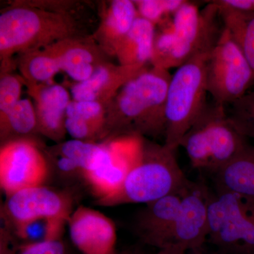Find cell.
<instances>
[{
  "mask_svg": "<svg viewBox=\"0 0 254 254\" xmlns=\"http://www.w3.org/2000/svg\"><path fill=\"white\" fill-rule=\"evenodd\" d=\"M23 76L30 84L48 83L61 71L58 57L50 47L24 53L21 63Z\"/></svg>",
  "mask_w": 254,
  "mask_h": 254,
  "instance_id": "obj_23",
  "label": "cell"
},
{
  "mask_svg": "<svg viewBox=\"0 0 254 254\" xmlns=\"http://www.w3.org/2000/svg\"><path fill=\"white\" fill-rule=\"evenodd\" d=\"M213 176L215 191L254 199V146L247 145Z\"/></svg>",
  "mask_w": 254,
  "mask_h": 254,
  "instance_id": "obj_17",
  "label": "cell"
},
{
  "mask_svg": "<svg viewBox=\"0 0 254 254\" xmlns=\"http://www.w3.org/2000/svg\"><path fill=\"white\" fill-rule=\"evenodd\" d=\"M59 60L61 71L75 83L86 81L99 65L96 51L88 42L72 38L49 46Z\"/></svg>",
  "mask_w": 254,
  "mask_h": 254,
  "instance_id": "obj_19",
  "label": "cell"
},
{
  "mask_svg": "<svg viewBox=\"0 0 254 254\" xmlns=\"http://www.w3.org/2000/svg\"><path fill=\"white\" fill-rule=\"evenodd\" d=\"M138 16L134 1H112L100 32L105 43L111 46V50L114 52L128 34Z\"/></svg>",
  "mask_w": 254,
  "mask_h": 254,
  "instance_id": "obj_20",
  "label": "cell"
},
{
  "mask_svg": "<svg viewBox=\"0 0 254 254\" xmlns=\"http://www.w3.org/2000/svg\"><path fill=\"white\" fill-rule=\"evenodd\" d=\"M208 241L225 254H254V199L210 191Z\"/></svg>",
  "mask_w": 254,
  "mask_h": 254,
  "instance_id": "obj_7",
  "label": "cell"
},
{
  "mask_svg": "<svg viewBox=\"0 0 254 254\" xmlns=\"http://www.w3.org/2000/svg\"><path fill=\"white\" fill-rule=\"evenodd\" d=\"M64 127L66 133L73 139L93 141V138L101 136L94 127L79 119L65 118Z\"/></svg>",
  "mask_w": 254,
  "mask_h": 254,
  "instance_id": "obj_30",
  "label": "cell"
},
{
  "mask_svg": "<svg viewBox=\"0 0 254 254\" xmlns=\"http://www.w3.org/2000/svg\"><path fill=\"white\" fill-rule=\"evenodd\" d=\"M66 220L55 218H38L11 227L23 245L61 239Z\"/></svg>",
  "mask_w": 254,
  "mask_h": 254,
  "instance_id": "obj_25",
  "label": "cell"
},
{
  "mask_svg": "<svg viewBox=\"0 0 254 254\" xmlns=\"http://www.w3.org/2000/svg\"><path fill=\"white\" fill-rule=\"evenodd\" d=\"M185 0H138L134 1L138 16L156 25L172 16Z\"/></svg>",
  "mask_w": 254,
  "mask_h": 254,
  "instance_id": "obj_28",
  "label": "cell"
},
{
  "mask_svg": "<svg viewBox=\"0 0 254 254\" xmlns=\"http://www.w3.org/2000/svg\"><path fill=\"white\" fill-rule=\"evenodd\" d=\"M53 155L52 160L54 163L55 170L62 176L68 178L83 179V173L74 162L67 157L53 151Z\"/></svg>",
  "mask_w": 254,
  "mask_h": 254,
  "instance_id": "obj_32",
  "label": "cell"
},
{
  "mask_svg": "<svg viewBox=\"0 0 254 254\" xmlns=\"http://www.w3.org/2000/svg\"><path fill=\"white\" fill-rule=\"evenodd\" d=\"M230 105V118L244 135L254 139V89Z\"/></svg>",
  "mask_w": 254,
  "mask_h": 254,
  "instance_id": "obj_27",
  "label": "cell"
},
{
  "mask_svg": "<svg viewBox=\"0 0 254 254\" xmlns=\"http://www.w3.org/2000/svg\"><path fill=\"white\" fill-rule=\"evenodd\" d=\"M188 250L187 247L185 245H173L168 246L165 248L159 250L158 252L155 254H187Z\"/></svg>",
  "mask_w": 254,
  "mask_h": 254,
  "instance_id": "obj_34",
  "label": "cell"
},
{
  "mask_svg": "<svg viewBox=\"0 0 254 254\" xmlns=\"http://www.w3.org/2000/svg\"><path fill=\"white\" fill-rule=\"evenodd\" d=\"M218 9L223 27L242 50L254 73V14Z\"/></svg>",
  "mask_w": 254,
  "mask_h": 254,
  "instance_id": "obj_21",
  "label": "cell"
},
{
  "mask_svg": "<svg viewBox=\"0 0 254 254\" xmlns=\"http://www.w3.org/2000/svg\"><path fill=\"white\" fill-rule=\"evenodd\" d=\"M172 75L152 66L127 81L112 100L111 119L105 133L165 136V107Z\"/></svg>",
  "mask_w": 254,
  "mask_h": 254,
  "instance_id": "obj_1",
  "label": "cell"
},
{
  "mask_svg": "<svg viewBox=\"0 0 254 254\" xmlns=\"http://www.w3.org/2000/svg\"><path fill=\"white\" fill-rule=\"evenodd\" d=\"M212 49L195 55L172 75L165 101L164 136V144L171 149L180 147L182 138L208 104L205 67Z\"/></svg>",
  "mask_w": 254,
  "mask_h": 254,
  "instance_id": "obj_6",
  "label": "cell"
},
{
  "mask_svg": "<svg viewBox=\"0 0 254 254\" xmlns=\"http://www.w3.org/2000/svg\"><path fill=\"white\" fill-rule=\"evenodd\" d=\"M49 173V163L36 143L28 139L6 142L0 151V184L6 196L41 186Z\"/></svg>",
  "mask_w": 254,
  "mask_h": 254,
  "instance_id": "obj_9",
  "label": "cell"
},
{
  "mask_svg": "<svg viewBox=\"0 0 254 254\" xmlns=\"http://www.w3.org/2000/svg\"><path fill=\"white\" fill-rule=\"evenodd\" d=\"M187 254H225L220 252V251L215 249V250L213 251H207L205 249V247H202L199 250L194 251H190L187 252Z\"/></svg>",
  "mask_w": 254,
  "mask_h": 254,
  "instance_id": "obj_35",
  "label": "cell"
},
{
  "mask_svg": "<svg viewBox=\"0 0 254 254\" xmlns=\"http://www.w3.org/2000/svg\"><path fill=\"white\" fill-rule=\"evenodd\" d=\"M38 131L36 108L30 100L21 99L12 109L1 118V138L15 136L17 139Z\"/></svg>",
  "mask_w": 254,
  "mask_h": 254,
  "instance_id": "obj_24",
  "label": "cell"
},
{
  "mask_svg": "<svg viewBox=\"0 0 254 254\" xmlns=\"http://www.w3.org/2000/svg\"><path fill=\"white\" fill-rule=\"evenodd\" d=\"M66 118L79 119L89 123L105 135L104 105L96 101H76L71 100L66 110Z\"/></svg>",
  "mask_w": 254,
  "mask_h": 254,
  "instance_id": "obj_26",
  "label": "cell"
},
{
  "mask_svg": "<svg viewBox=\"0 0 254 254\" xmlns=\"http://www.w3.org/2000/svg\"><path fill=\"white\" fill-rule=\"evenodd\" d=\"M108 153L105 161L83 180L97 200L116 193L141 156L143 138L123 136L107 142Z\"/></svg>",
  "mask_w": 254,
  "mask_h": 254,
  "instance_id": "obj_11",
  "label": "cell"
},
{
  "mask_svg": "<svg viewBox=\"0 0 254 254\" xmlns=\"http://www.w3.org/2000/svg\"><path fill=\"white\" fill-rule=\"evenodd\" d=\"M219 8L243 14H254V0H213Z\"/></svg>",
  "mask_w": 254,
  "mask_h": 254,
  "instance_id": "obj_33",
  "label": "cell"
},
{
  "mask_svg": "<svg viewBox=\"0 0 254 254\" xmlns=\"http://www.w3.org/2000/svg\"><path fill=\"white\" fill-rule=\"evenodd\" d=\"M30 90L36 101L38 131L54 141L63 139L71 94L61 85L51 83L31 84Z\"/></svg>",
  "mask_w": 254,
  "mask_h": 254,
  "instance_id": "obj_15",
  "label": "cell"
},
{
  "mask_svg": "<svg viewBox=\"0 0 254 254\" xmlns=\"http://www.w3.org/2000/svg\"><path fill=\"white\" fill-rule=\"evenodd\" d=\"M76 23L68 14L42 8L14 6L0 15L1 61L16 53H26L72 39Z\"/></svg>",
  "mask_w": 254,
  "mask_h": 254,
  "instance_id": "obj_5",
  "label": "cell"
},
{
  "mask_svg": "<svg viewBox=\"0 0 254 254\" xmlns=\"http://www.w3.org/2000/svg\"><path fill=\"white\" fill-rule=\"evenodd\" d=\"M23 82L10 73L1 75L0 79V115L4 117L21 98Z\"/></svg>",
  "mask_w": 254,
  "mask_h": 254,
  "instance_id": "obj_29",
  "label": "cell"
},
{
  "mask_svg": "<svg viewBox=\"0 0 254 254\" xmlns=\"http://www.w3.org/2000/svg\"><path fill=\"white\" fill-rule=\"evenodd\" d=\"M18 252L16 254H67L61 239L22 245Z\"/></svg>",
  "mask_w": 254,
  "mask_h": 254,
  "instance_id": "obj_31",
  "label": "cell"
},
{
  "mask_svg": "<svg viewBox=\"0 0 254 254\" xmlns=\"http://www.w3.org/2000/svg\"><path fill=\"white\" fill-rule=\"evenodd\" d=\"M53 151L72 160L81 170L83 177L86 174L94 171L106 158L108 146L95 143L93 141L71 139L64 142Z\"/></svg>",
  "mask_w": 254,
  "mask_h": 254,
  "instance_id": "obj_22",
  "label": "cell"
},
{
  "mask_svg": "<svg viewBox=\"0 0 254 254\" xmlns=\"http://www.w3.org/2000/svg\"><path fill=\"white\" fill-rule=\"evenodd\" d=\"M156 31L155 25L138 16L115 53L123 66L146 68L151 64Z\"/></svg>",
  "mask_w": 254,
  "mask_h": 254,
  "instance_id": "obj_18",
  "label": "cell"
},
{
  "mask_svg": "<svg viewBox=\"0 0 254 254\" xmlns=\"http://www.w3.org/2000/svg\"><path fill=\"white\" fill-rule=\"evenodd\" d=\"M200 10L185 0L163 29L156 33L152 66L168 70L178 68L195 55L211 50L221 33L218 6L213 1Z\"/></svg>",
  "mask_w": 254,
  "mask_h": 254,
  "instance_id": "obj_2",
  "label": "cell"
},
{
  "mask_svg": "<svg viewBox=\"0 0 254 254\" xmlns=\"http://www.w3.org/2000/svg\"><path fill=\"white\" fill-rule=\"evenodd\" d=\"M146 68L100 64L88 80L71 86V100L96 101L104 105L108 100H113L127 81Z\"/></svg>",
  "mask_w": 254,
  "mask_h": 254,
  "instance_id": "obj_16",
  "label": "cell"
},
{
  "mask_svg": "<svg viewBox=\"0 0 254 254\" xmlns=\"http://www.w3.org/2000/svg\"><path fill=\"white\" fill-rule=\"evenodd\" d=\"M189 182L177 161L176 150L143 139L139 160L120 190L96 201L106 207L148 204L167 195L181 193Z\"/></svg>",
  "mask_w": 254,
  "mask_h": 254,
  "instance_id": "obj_3",
  "label": "cell"
},
{
  "mask_svg": "<svg viewBox=\"0 0 254 254\" xmlns=\"http://www.w3.org/2000/svg\"><path fill=\"white\" fill-rule=\"evenodd\" d=\"M210 191L203 184L189 182L182 193L181 203L170 235V245H185L188 252L204 247L208 241Z\"/></svg>",
  "mask_w": 254,
  "mask_h": 254,
  "instance_id": "obj_12",
  "label": "cell"
},
{
  "mask_svg": "<svg viewBox=\"0 0 254 254\" xmlns=\"http://www.w3.org/2000/svg\"><path fill=\"white\" fill-rule=\"evenodd\" d=\"M205 78L208 93L222 105L235 103L254 83L253 70L223 26L207 60Z\"/></svg>",
  "mask_w": 254,
  "mask_h": 254,
  "instance_id": "obj_8",
  "label": "cell"
},
{
  "mask_svg": "<svg viewBox=\"0 0 254 254\" xmlns=\"http://www.w3.org/2000/svg\"><path fill=\"white\" fill-rule=\"evenodd\" d=\"M225 110V105L207 104L182 138L190 165L215 175L250 143Z\"/></svg>",
  "mask_w": 254,
  "mask_h": 254,
  "instance_id": "obj_4",
  "label": "cell"
},
{
  "mask_svg": "<svg viewBox=\"0 0 254 254\" xmlns=\"http://www.w3.org/2000/svg\"><path fill=\"white\" fill-rule=\"evenodd\" d=\"M72 206L69 195L41 185L18 190L7 196L1 215L10 227L38 218L67 221L72 213Z\"/></svg>",
  "mask_w": 254,
  "mask_h": 254,
  "instance_id": "obj_10",
  "label": "cell"
},
{
  "mask_svg": "<svg viewBox=\"0 0 254 254\" xmlns=\"http://www.w3.org/2000/svg\"><path fill=\"white\" fill-rule=\"evenodd\" d=\"M67 225L71 242L82 254H114L116 227L104 214L79 206L70 215Z\"/></svg>",
  "mask_w": 254,
  "mask_h": 254,
  "instance_id": "obj_13",
  "label": "cell"
},
{
  "mask_svg": "<svg viewBox=\"0 0 254 254\" xmlns=\"http://www.w3.org/2000/svg\"><path fill=\"white\" fill-rule=\"evenodd\" d=\"M182 193L145 204L137 215L134 231L145 245L158 250L170 246V235L180 209Z\"/></svg>",
  "mask_w": 254,
  "mask_h": 254,
  "instance_id": "obj_14",
  "label": "cell"
}]
</instances>
